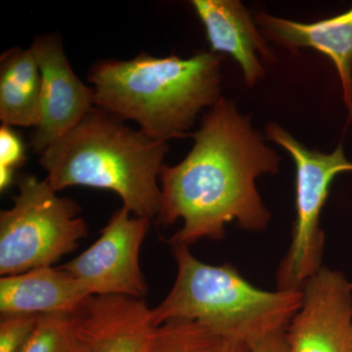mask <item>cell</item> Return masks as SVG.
Masks as SVG:
<instances>
[{
  "label": "cell",
  "instance_id": "ba28073f",
  "mask_svg": "<svg viewBox=\"0 0 352 352\" xmlns=\"http://www.w3.org/2000/svg\"><path fill=\"white\" fill-rule=\"evenodd\" d=\"M302 293V307L287 327V352H352L351 282L321 267Z\"/></svg>",
  "mask_w": 352,
  "mask_h": 352
},
{
  "label": "cell",
  "instance_id": "7c38bea8",
  "mask_svg": "<svg viewBox=\"0 0 352 352\" xmlns=\"http://www.w3.org/2000/svg\"><path fill=\"white\" fill-rule=\"evenodd\" d=\"M263 36L292 52L314 48L330 58L339 73L344 102L352 119V8L346 12L317 21L300 23L265 12L254 15Z\"/></svg>",
  "mask_w": 352,
  "mask_h": 352
},
{
  "label": "cell",
  "instance_id": "ffe728a7",
  "mask_svg": "<svg viewBox=\"0 0 352 352\" xmlns=\"http://www.w3.org/2000/svg\"><path fill=\"white\" fill-rule=\"evenodd\" d=\"M221 352H251L249 344L237 340H226Z\"/></svg>",
  "mask_w": 352,
  "mask_h": 352
},
{
  "label": "cell",
  "instance_id": "d6986e66",
  "mask_svg": "<svg viewBox=\"0 0 352 352\" xmlns=\"http://www.w3.org/2000/svg\"><path fill=\"white\" fill-rule=\"evenodd\" d=\"M286 330L270 333L252 342L249 346L251 352H287Z\"/></svg>",
  "mask_w": 352,
  "mask_h": 352
},
{
  "label": "cell",
  "instance_id": "9c48e42d",
  "mask_svg": "<svg viewBox=\"0 0 352 352\" xmlns=\"http://www.w3.org/2000/svg\"><path fill=\"white\" fill-rule=\"evenodd\" d=\"M30 48L41 74V122L32 131L30 144L41 155L95 107V94L94 87L74 73L58 34L36 36Z\"/></svg>",
  "mask_w": 352,
  "mask_h": 352
},
{
  "label": "cell",
  "instance_id": "5b68a950",
  "mask_svg": "<svg viewBox=\"0 0 352 352\" xmlns=\"http://www.w3.org/2000/svg\"><path fill=\"white\" fill-rule=\"evenodd\" d=\"M15 184L12 207L0 212L1 276L51 267L88 236L78 204L58 196L46 178L21 173Z\"/></svg>",
  "mask_w": 352,
  "mask_h": 352
},
{
  "label": "cell",
  "instance_id": "30bf717a",
  "mask_svg": "<svg viewBox=\"0 0 352 352\" xmlns=\"http://www.w3.org/2000/svg\"><path fill=\"white\" fill-rule=\"evenodd\" d=\"M145 300L91 296L78 314V333L91 352H146L156 326Z\"/></svg>",
  "mask_w": 352,
  "mask_h": 352
},
{
  "label": "cell",
  "instance_id": "277c9868",
  "mask_svg": "<svg viewBox=\"0 0 352 352\" xmlns=\"http://www.w3.org/2000/svg\"><path fill=\"white\" fill-rule=\"evenodd\" d=\"M177 265L170 293L152 308L156 327L170 320L199 321L226 340L251 344L286 330L302 305V291H264L249 283L230 264L199 261L188 245H173Z\"/></svg>",
  "mask_w": 352,
  "mask_h": 352
},
{
  "label": "cell",
  "instance_id": "2e32d148",
  "mask_svg": "<svg viewBox=\"0 0 352 352\" xmlns=\"http://www.w3.org/2000/svg\"><path fill=\"white\" fill-rule=\"evenodd\" d=\"M78 314L41 315L20 352H83Z\"/></svg>",
  "mask_w": 352,
  "mask_h": 352
},
{
  "label": "cell",
  "instance_id": "44dd1931",
  "mask_svg": "<svg viewBox=\"0 0 352 352\" xmlns=\"http://www.w3.org/2000/svg\"><path fill=\"white\" fill-rule=\"evenodd\" d=\"M83 352H91V351H90L89 349H87V346H85V351H83Z\"/></svg>",
  "mask_w": 352,
  "mask_h": 352
},
{
  "label": "cell",
  "instance_id": "5bb4252c",
  "mask_svg": "<svg viewBox=\"0 0 352 352\" xmlns=\"http://www.w3.org/2000/svg\"><path fill=\"white\" fill-rule=\"evenodd\" d=\"M41 74L31 48L14 47L0 58V120L9 126L38 127Z\"/></svg>",
  "mask_w": 352,
  "mask_h": 352
},
{
  "label": "cell",
  "instance_id": "9a60e30c",
  "mask_svg": "<svg viewBox=\"0 0 352 352\" xmlns=\"http://www.w3.org/2000/svg\"><path fill=\"white\" fill-rule=\"evenodd\" d=\"M226 342L201 322L176 319L155 329L146 352H221Z\"/></svg>",
  "mask_w": 352,
  "mask_h": 352
},
{
  "label": "cell",
  "instance_id": "7a4b0ae2",
  "mask_svg": "<svg viewBox=\"0 0 352 352\" xmlns=\"http://www.w3.org/2000/svg\"><path fill=\"white\" fill-rule=\"evenodd\" d=\"M95 106L138 122L150 138L168 143L191 136L199 113L221 98V62L212 51L164 58L141 53L106 59L88 73Z\"/></svg>",
  "mask_w": 352,
  "mask_h": 352
},
{
  "label": "cell",
  "instance_id": "52a82bcc",
  "mask_svg": "<svg viewBox=\"0 0 352 352\" xmlns=\"http://www.w3.org/2000/svg\"><path fill=\"white\" fill-rule=\"evenodd\" d=\"M152 221L122 206L113 212L99 239L63 265L91 296L119 295L144 300L149 292L140 267L141 245Z\"/></svg>",
  "mask_w": 352,
  "mask_h": 352
},
{
  "label": "cell",
  "instance_id": "e0dca14e",
  "mask_svg": "<svg viewBox=\"0 0 352 352\" xmlns=\"http://www.w3.org/2000/svg\"><path fill=\"white\" fill-rule=\"evenodd\" d=\"M25 148L23 139L12 126L0 127V190L6 191L16 182V170L25 163Z\"/></svg>",
  "mask_w": 352,
  "mask_h": 352
},
{
  "label": "cell",
  "instance_id": "ac0fdd59",
  "mask_svg": "<svg viewBox=\"0 0 352 352\" xmlns=\"http://www.w3.org/2000/svg\"><path fill=\"white\" fill-rule=\"evenodd\" d=\"M38 315H10L0 320V352H20L38 324Z\"/></svg>",
  "mask_w": 352,
  "mask_h": 352
},
{
  "label": "cell",
  "instance_id": "3957f363",
  "mask_svg": "<svg viewBox=\"0 0 352 352\" xmlns=\"http://www.w3.org/2000/svg\"><path fill=\"white\" fill-rule=\"evenodd\" d=\"M170 146L95 107L67 135L39 155L55 192L87 186L115 192L135 217L157 219L160 173Z\"/></svg>",
  "mask_w": 352,
  "mask_h": 352
},
{
  "label": "cell",
  "instance_id": "4fadbf2b",
  "mask_svg": "<svg viewBox=\"0 0 352 352\" xmlns=\"http://www.w3.org/2000/svg\"><path fill=\"white\" fill-rule=\"evenodd\" d=\"M90 296L71 273L53 266L0 279L1 316L76 314Z\"/></svg>",
  "mask_w": 352,
  "mask_h": 352
},
{
  "label": "cell",
  "instance_id": "6da1fadb",
  "mask_svg": "<svg viewBox=\"0 0 352 352\" xmlns=\"http://www.w3.org/2000/svg\"><path fill=\"white\" fill-rule=\"evenodd\" d=\"M191 138L194 145L188 155L176 166L164 164L160 173L157 224L183 221L168 243L189 247L201 239L220 240L230 222L251 232L264 230L271 214L256 180L276 175L281 157L252 126L251 117L221 97Z\"/></svg>",
  "mask_w": 352,
  "mask_h": 352
},
{
  "label": "cell",
  "instance_id": "8fae6325",
  "mask_svg": "<svg viewBox=\"0 0 352 352\" xmlns=\"http://www.w3.org/2000/svg\"><path fill=\"white\" fill-rule=\"evenodd\" d=\"M212 53H226L239 64L248 87L265 76L261 61H276L254 18L239 0H193Z\"/></svg>",
  "mask_w": 352,
  "mask_h": 352
},
{
  "label": "cell",
  "instance_id": "8992f818",
  "mask_svg": "<svg viewBox=\"0 0 352 352\" xmlns=\"http://www.w3.org/2000/svg\"><path fill=\"white\" fill-rule=\"evenodd\" d=\"M266 139L289 153L296 166V220L289 251L278 270V289L302 291L321 270L324 233L321 212L336 176L352 171L342 145L332 153L311 150L288 131L270 122L264 127Z\"/></svg>",
  "mask_w": 352,
  "mask_h": 352
}]
</instances>
